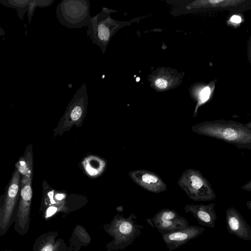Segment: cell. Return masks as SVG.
<instances>
[{"instance_id": "14", "label": "cell", "mask_w": 251, "mask_h": 251, "mask_svg": "<svg viewBox=\"0 0 251 251\" xmlns=\"http://www.w3.org/2000/svg\"><path fill=\"white\" fill-rule=\"evenodd\" d=\"M190 179L191 181V186L194 190H199L202 187L203 184V181L199 176L193 175L190 176Z\"/></svg>"}, {"instance_id": "15", "label": "cell", "mask_w": 251, "mask_h": 251, "mask_svg": "<svg viewBox=\"0 0 251 251\" xmlns=\"http://www.w3.org/2000/svg\"><path fill=\"white\" fill-rule=\"evenodd\" d=\"M133 228L132 225L126 221L122 222L119 227L120 233L125 235L130 234L132 231Z\"/></svg>"}, {"instance_id": "11", "label": "cell", "mask_w": 251, "mask_h": 251, "mask_svg": "<svg viewBox=\"0 0 251 251\" xmlns=\"http://www.w3.org/2000/svg\"><path fill=\"white\" fill-rule=\"evenodd\" d=\"M30 0H2L0 3L5 6L15 9L17 15L20 20H23L26 12H27L28 5Z\"/></svg>"}, {"instance_id": "5", "label": "cell", "mask_w": 251, "mask_h": 251, "mask_svg": "<svg viewBox=\"0 0 251 251\" xmlns=\"http://www.w3.org/2000/svg\"><path fill=\"white\" fill-rule=\"evenodd\" d=\"M204 231L203 227L189 225L184 229L162 234L161 237L168 249L171 251L198 237Z\"/></svg>"}, {"instance_id": "21", "label": "cell", "mask_w": 251, "mask_h": 251, "mask_svg": "<svg viewBox=\"0 0 251 251\" xmlns=\"http://www.w3.org/2000/svg\"><path fill=\"white\" fill-rule=\"evenodd\" d=\"M4 195L0 196V226H1V216L3 204L4 202Z\"/></svg>"}, {"instance_id": "12", "label": "cell", "mask_w": 251, "mask_h": 251, "mask_svg": "<svg viewBox=\"0 0 251 251\" xmlns=\"http://www.w3.org/2000/svg\"><path fill=\"white\" fill-rule=\"evenodd\" d=\"M180 215L175 210L163 209L157 213L152 218L153 224L178 218Z\"/></svg>"}, {"instance_id": "3", "label": "cell", "mask_w": 251, "mask_h": 251, "mask_svg": "<svg viewBox=\"0 0 251 251\" xmlns=\"http://www.w3.org/2000/svg\"><path fill=\"white\" fill-rule=\"evenodd\" d=\"M20 188L21 175L16 168L4 195L1 216L0 237L3 236L14 224L18 207Z\"/></svg>"}, {"instance_id": "19", "label": "cell", "mask_w": 251, "mask_h": 251, "mask_svg": "<svg viewBox=\"0 0 251 251\" xmlns=\"http://www.w3.org/2000/svg\"><path fill=\"white\" fill-rule=\"evenodd\" d=\"M155 85L159 88L165 89L168 85V82L164 79L158 78L155 81Z\"/></svg>"}, {"instance_id": "25", "label": "cell", "mask_w": 251, "mask_h": 251, "mask_svg": "<svg viewBox=\"0 0 251 251\" xmlns=\"http://www.w3.org/2000/svg\"><path fill=\"white\" fill-rule=\"evenodd\" d=\"M64 198V195L62 194H57L55 196V198L57 200H61Z\"/></svg>"}, {"instance_id": "27", "label": "cell", "mask_w": 251, "mask_h": 251, "mask_svg": "<svg viewBox=\"0 0 251 251\" xmlns=\"http://www.w3.org/2000/svg\"><path fill=\"white\" fill-rule=\"evenodd\" d=\"M247 205H248V208H249L250 210H251V201H249L247 203Z\"/></svg>"}, {"instance_id": "13", "label": "cell", "mask_w": 251, "mask_h": 251, "mask_svg": "<svg viewBox=\"0 0 251 251\" xmlns=\"http://www.w3.org/2000/svg\"><path fill=\"white\" fill-rule=\"evenodd\" d=\"M52 0H30L28 5L27 18L28 23L32 20L35 9L37 7H45L50 5Z\"/></svg>"}, {"instance_id": "18", "label": "cell", "mask_w": 251, "mask_h": 251, "mask_svg": "<svg viewBox=\"0 0 251 251\" xmlns=\"http://www.w3.org/2000/svg\"><path fill=\"white\" fill-rule=\"evenodd\" d=\"M210 93V89L208 87L204 88L201 92L200 97L201 99L205 101L207 100L209 96Z\"/></svg>"}, {"instance_id": "6", "label": "cell", "mask_w": 251, "mask_h": 251, "mask_svg": "<svg viewBox=\"0 0 251 251\" xmlns=\"http://www.w3.org/2000/svg\"><path fill=\"white\" fill-rule=\"evenodd\" d=\"M226 221L230 234L245 241L251 240V227L235 208L231 207L226 210Z\"/></svg>"}, {"instance_id": "23", "label": "cell", "mask_w": 251, "mask_h": 251, "mask_svg": "<svg viewBox=\"0 0 251 251\" xmlns=\"http://www.w3.org/2000/svg\"><path fill=\"white\" fill-rule=\"evenodd\" d=\"M241 21V19L240 17L238 16H233L231 18V21L235 23H239Z\"/></svg>"}, {"instance_id": "28", "label": "cell", "mask_w": 251, "mask_h": 251, "mask_svg": "<svg viewBox=\"0 0 251 251\" xmlns=\"http://www.w3.org/2000/svg\"><path fill=\"white\" fill-rule=\"evenodd\" d=\"M221 1H222L221 0H210V2L213 3L220 2Z\"/></svg>"}, {"instance_id": "2", "label": "cell", "mask_w": 251, "mask_h": 251, "mask_svg": "<svg viewBox=\"0 0 251 251\" xmlns=\"http://www.w3.org/2000/svg\"><path fill=\"white\" fill-rule=\"evenodd\" d=\"M56 17L61 24L70 28L89 25L92 19L89 14V1H62L57 7Z\"/></svg>"}, {"instance_id": "9", "label": "cell", "mask_w": 251, "mask_h": 251, "mask_svg": "<svg viewBox=\"0 0 251 251\" xmlns=\"http://www.w3.org/2000/svg\"><path fill=\"white\" fill-rule=\"evenodd\" d=\"M161 235L184 229L189 226V222L184 217H179L159 222L154 224Z\"/></svg>"}, {"instance_id": "24", "label": "cell", "mask_w": 251, "mask_h": 251, "mask_svg": "<svg viewBox=\"0 0 251 251\" xmlns=\"http://www.w3.org/2000/svg\"><path fill=\"white\" fill-rule=\"evenodd\" d=\"M48 195L49 197V198L50 199L51 204L55 203V201L53 200V192L50 191V192H49L48 194Z\"/></svg>"}, {"instance_id": "10", "label": "cell", "mask_w": 251, "mask_h": 251, "mask_svg": "<svg viewBox=\"0 0 251 251\" xmlns=\"http://www.w3.org/2000/svg\"><path fill=\"white\" fill-rule=\"evenodd\" d=\"M53 237L50 235H41L35 239L32 251H54Z\"/></svg>"}, {"instance_id": "26", "label": "cell", "mask_w": 251, "mask_h": 251, "mask_svg": "<svg viewBox=\"0 0 251 251\" xmlns=\"http://www.w3.org/2000/svg\"><path fill=\"white\" fill-rule=\"evenodd\" d=\"M5 34V32L4 30L0 26V36H4Z\"/></svg>"}, {"instance_id": "17", "label": "cell", "mask_w": 251, "mask_h": 251, "mask_svg": "<svg viewBox=\"0 0 251 251\" xmlns=\"http://www.w3.org/2000/svg\"><path fill=\"white\" fill-rule=\"evenodd\" d=\"M142 180L146 183H156L158 181V178L152 175L146 174L142 177Z\"/></svg>"}, {"instance_id": "7", "label": "cell", "mask_w": 251, "mask_h": 251, "mask_svg": "<svg viewBox=\"0 0 251 251\" xmlns=\"http://www.w3.org/2000/svg\"><path fill=\"white\" fill-rule=\"evenodd\" d=\"M215 204L208 205L188 204L184 207L186 213H190L198 221L200 225L213 228L217 215L214 209Z\"/></svg>"}, {"instance_id": "16", "label": "cell", "mask_w": 251, "mask_h": 251, "mask_svg": "<svg viewBox=\"0 0 251 251\" xmlns=\"http://www.w3.org/2000/svg\"><path fill=\"white\" fill-rule=\"evenodd\" d=\"M81 114V108L79 106H76L71 112V119L74 121H76L80 117Z\"/></svg>"}, {"instance_id": "20", "label": "cell", "mask_w": 251, "mask_h": 251, "mask_svg": "<svg viewBox=\"0 0 251 251\" xmlns=\"http://www.w3.org/2000/svg\"><path fill=\"white\" fill-rule=\"evenodd\" d=\"M57 211V208L54 206L49 207L46 211V217H49L54 214Z\"/></svg>"}, {"instance_id": "22", "label": "cell", "mask_w": 251, "mask_h": 251, "mask_svg": "<svg viewBox=\"0 0 251 251\" xmlns=\"http://www.w3.org/2000/svg\"><path fill=\"white\" fill-rule=\"evenodd\" d=\"M86 170L91 175H95L98 173V171L96 169L91 167L88 165L86 166Z\"/></svg>"}, {"instance_id": "1", "label": "cell", "mask_w": 251, "mask_h": 251, "mask_svg": "<svg viewBox=\"0 0 251 251\" xmlns=\"http://www.w3.org/2000/svg\"><path fill=\"white\" fill-rule=\"evenodd\" d=\"M110 12L105 8L95 17L92 18L89 24V34L93 42L98 45L103 53L115 33L122 27L129 25L128 22H120L110 17Z\"/></svg>"}, {"instance_id": "29", "label": "cell", "mask_w": 251, "mask_h": 251, "mask_svg": "<svg viewBox=\"0 0 251 251\" xmlns=\"http://www.w3.org/2000/svg\"><path fill=\"white\" fill-rule=\"evenodd\" d=\"M12 251V250H2V251Z\"/></svg>"}, {"instance_id": "4", "label": "cell", "mask_w": 251, "mask_h": 251, "mask_svg": "<svg viewBox=\"0 0 251 251\" xmlns=\"http://www.w3.org/2000/svg\"><path fill=\"white\" fill-rule=\"evenodd\" d=\"M32 198V181H29L21 186L20 201L14 224V230L21 236L26 234L29 229Z\"/></svg>"}, {"instance_id": "8", "label": "cell", "mask_w": 251, "mask_h": 251, "mask_svg": "<svg viewBox=\"0 0 251 251\" xmlns=\"http://www.w3.org/2000/svg\"><path fill=\"white\" fill-rule=\"evenodd\" d=\"M15 166L22 176L21 186L32 181L33 167L32 146L30 144L27 147L24 155L20 157Z\"/></svg>"}]
</instances>
